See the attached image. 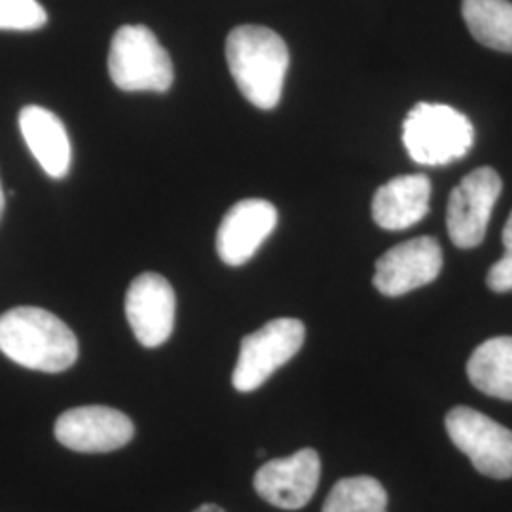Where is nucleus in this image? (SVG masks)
Wrapping results in <instances>:
<instances>
[{"label":"nucleus","mask_w":512,"mask_h":512,"mask_svg":"<svg viewBox=\"0 0 512 512\" xmlns=\"http://www.w3.org/2000/svg\"><path fill=\"white\" fill-rule=\"evenodd\" d=\"M21 135L40 167L52 179H63L73 164V147L65 124L52 110L29 105L19 112Z\"/></svg>","instance_id":"nucleus-13"},{"label":"nucleus","mask_w":512,"mask_h":512,"mask_svg":"<svg viewBox=\"0 0 512 512\" xmlns=\"http://www.w3.org/2000/svg\"><path fill=\"white\" fill-rule=\"evenodd\" d=\"M505 255L490 268L486 283L494 293H512V213L503 228Z\"/></svg>","instance_id":"nucleus-19"},{"label":"nucleus","mask_w":512,"mask_h":512,"mask_svg":"<svg viewBox=\"0 0 512 512\" xmlns=\"http://www.w3.org/2000/svg\"><path fill=\"white\" fill-rule=\"evenodd\" d=\"M321 476V459L311 448L298 450L293 456L272 459L255 475L256 494L270 505L298 511L310 503Z\"/></svg>","instance_id":"nucleus-11"},{"label":"nucleus","mask_w":512,"mask_h":512,"mask_svg":"<svg viewBox=\"0 0 512 512\" xmlns=\"http://www.w3.org/2000/svg\"><path fill=\"white\" fill-rule=\"evenodd\" d=\"M194 512H224L220 509L219 505H202Z\"/></svg>","instance_id":"nucleus-20"},{"label":"nucleus","mask_w":512,"mask_h":512,"mask_svg":"<svg viewBox=\"0 0 512 512\" xmlns=\"http://www.w3.org/2000/svg\"><path fill=\"white\" fill-rule=\"evenodd\" d=\"M431 181L427 175H399L380 186L372 200V217L384 230H406L429 213Z\"/></svg>","instance_id":"nucleus-14"},{"label":"nucleus","mask_w":512,"mask_h":512,"mask_svg":"<svg viewBox=\"0 0 512 512\" xmlns=\"http://www.w3.org/2000/svg\"><path fill=\"white\" fill-rule=\"evenodd\" d=\"M230 73L243 97L256 109L279 105L289 69V48L275 31L262 25H239L226 38Z\"/></svg>","instance_id":"nucleus-1"},{"label":"nucleus","mask_w":512,"mask_h":512,"mask_svg":"<svg viewBox=\"0 0 512 512\" xmlns=\"http://www.w3.org/2000/svg\"><path fill=\"white\" fill-rule=\"evenodd\" d=\"M48 21L37 0H0V31H37Z\"/></svg>","instance_id":"nucleus-18"},{"label":"nucleus","mask_w":512,"mask_h":512,"mask_svg":"<svg viewBox=\"0 0 512 512\" xmlns=\"http://www.w3.org/2000/svg\"><path fill=\"white\" fill-rule=\"evenodd\" d=\"M461 12L471 35L480 44L512 54V2L463 0Z\"/></svg>","instance_id":"nucleus-16"},{"label":"nucleus","mask_w":512,"mask_h":512,"mask_svg":"<svg viewBox=\"0 0 512 512\" xmlns=\"http://www.w3.org/2000/svg\"><path fill=\"white\" fill-rule=\"evenodd\" d=\"M175 311V291L164 275L147 272L129 285L126 317L141 346L158 348L167 342L175 327Z\"/></svg>","instance_id":"nucleus-10"},{"label":"nucleus","mask_w":512,"mask_h":512,"mask_svg":"<svg viewBox=\"0 0 512 512\" xmlns=\"http://www.w3.org/2000/svg\"><path fill=\"white\" fill-rule=\"evenodd\" d=\"M133 421L109 406H78L55 421V439L82 454H105L133 439Z\"/></svg>","instance_id":"nucleus-8"},{"label":"nucleus","mask_w":512,"mask_h":512,"mask_svg":"<svg viewBox=\"0 0 512 512\" xmlns=\"http://www.w3.org/2000/svg\"><path fill=\"white\" fill-rule=\"evenodd\" d=\"M277 209L266 200H243L224 215L217 232V253L228 266H243L277 226Z\"/></svg>","instance_id":"nucleus-12"},{"label":"nucleus","mask_w":512,"mask_h":512,"mask_svg":"<svg viewBox=\"0 0 512 512\" xmlns=\"http://www.w3.org/2000/svg\"><path fill=\"white\" fill-rule=\"evenodd\" d=\"M4 207H6V198H4V188H2V183H0V219L4 215Z\"/></svg>","instance_id":"nucleus-21"},{"label":"nucleus","mask_w":512,"mask_h":512,"mask_svg":"<svg viewBox=\"0 0 512 512\" xmlns=\"http://www.w3.org/2000/svg\"><path fill=\"white\" fill-rule=\"evenodd\" d=\"M304 323L281 317L241 340L232 384L241 393H251L266 384L275 370L287 365L304 346Z\"/></svg>","instance_id":"nucleus-5"},{"label":"nucleus","mask_w":512,"mask_h":512,"mask_svg":"<svg viewBox=\"0 0 512 512\" xmlns=\"http://www.w3.org/2000/svg\"><path fill=\"white\" fill-rule=\"evenodd\" d=\"M323 512H387V492L372 476H351L334 484Z\"/></svg>","instance_id":"nucleus-17"},{"label":"nucleus","mask_w":512,"mask_h":512,"mask_svg":"<svg viewBox=\"0 0 512 512\" xmlns=\"http://www.w3.org/2000/svg\"><path fill=\"white\" fill-rule=\"evenodd\" d=\"M440 270L442 251L437 239L431 236L408 239L378 258L374 287L384 296H403L435 281Z\"/></svg>","instance_id":"nucleus-9"},{"label":"nucleus","mask_w":512,"mask_h":512,"mask_svg":"<svg viewBox=\"0 0 512 512\" xmlns=\"http://www.w3.org/2000/svg\"><path fill=\"white\" fill-rule=\"evenodd\" d=\"M467 376L478 391L512 401V336H497L480 344L467 363Z\"/></svg>","instance_id":"nucleus-15"},{"label":"nucleus","mask_w":512,"mask_h":512,"mask_svg":"<svg viewBox=\"0 0 512 512\" xmlns=\"http://www.w3.org/2000/svg\"><path fill=\"white\" fill-rule=\"evenodd\" d=\"M403 143L416 164H452L473 148L475 128L450 105L418 103L404 120Z\"/></svg>","instance_id":"nucleus-3"},{"label":"nucleus","mask_w":512,"mask_h":512,"mask_svg":"<svg viewBox=\"0 0 512 512\" xmlns=\"http://www.w3.org/2000/svg\"><path fill=\"white\" fill-rule=\"evenodd\" d=\"M501 177L492 167H478L465 175L452 190L446 211V226L459 249H475L488 230L495 203L501 196Z\"/></svg>","instance_id":"nucleus-7"},{"label":"nucleus","mask_w":512,"mask_h":512,"mask_svg":"<svg viewBox=\"0 0 512 512\" xmlns=\"http://www.w3.org/2000/svg\"><path fill=\"white\" fill-rule=\"evenodd\" d=\"M446 431L476 471L490 478H512V431L469 406H456L446 416Z\"/></svg>","instance_id":"nucleus-6"},{"label":"nucleus","mask_w":512,"mask_h":512,"mask_svg":"<svg viewBox=\"0 0 512 512\" xmlns=\"http://www.w3.org/2000/svg\"><path fill=\"white\" fill-rule=\"evenodd\" d=\"M110 80L122 92L164 93L171 88L173 61L145 25H124L110 42Z\"/></svg>","instance_id":"nucleus-4"},{"label":"nucleus","mask_w":512,"mask_h":512,"mask_svg":"<svg viewBox=\"0 0 512 512\" xmlns=\"http://www.w3.org/2000/svg\"><path fill=\"white\" fill-rule=\"evenodd\" d=\"M0 351L19 366L57 374L76 363L78 340L54 313L21 306L0 315Z\"/></svg>","instance_id":"nucleus-2"}]
</instances>
